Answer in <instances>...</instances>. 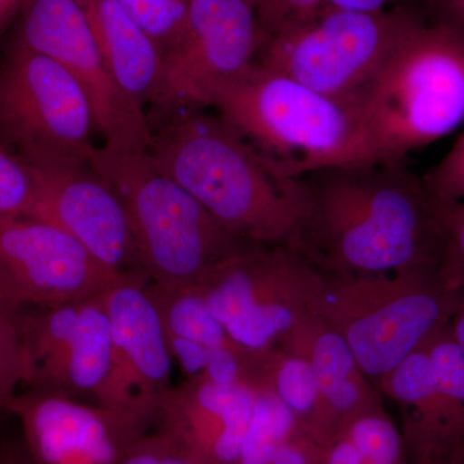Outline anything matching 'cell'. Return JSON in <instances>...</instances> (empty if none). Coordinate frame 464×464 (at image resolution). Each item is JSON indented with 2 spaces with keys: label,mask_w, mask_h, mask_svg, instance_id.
Returning <instances> with one entry per match:
<instances>
[{
  "label": "cell",
  "mask_w": 464,
  "mask_h": 464,
  "mask_svg": "<svg viewBox=\"0 0 464 464\" xmlns=\"http://www.w3.org/2000/svg\"><path fill=\"white\" fill-rule=\"evenodd\" d=\"M293 249L324 275L441 270V207L404 161H365L297 179Z\"/></svg>",
  "instance_id": "obj_1"
},
{
  "label": "cell",
  "mask_w": 464,
  "mask_h": 464,
  "mask_svg": "<svg viewBox=\"0 0 464 464\" xmlns=\"http://www.w3.org/2000/svg\"><path fill=\"white\" fill-rule=\"evenodd\" d=\"M149 152L232 234L256 246H295L297 179L275 172L221 116L182 110L152 136Z\"/></svg>",
  "instance_id": "obj_2"
},
{
  "label": "cell",
  "mask_w": 464,
  "mask_h": 464,
  "mask_svg": "<svg viewBox=\"0 0 464 464\" xmlns=\"http://www.w3.org/2000/svg\"><path fill=\"white\" fill-rule=\"evenodd\" d=\"M210 108L286 179L374 161L353 102L258 63L222 85Z\"/></svg>",
  "instance_id": "obj_3"
},
{
  "label": "cell",
  "mask_w": 464,
  "mask_h": 464,
  "mask_svg": "<svg viewBox=\"0 0 464 464\" xmlns=\"http://www.w3.org/2000/svg\"><path fill=\"white\" fill-rule=\"evenodd\" d=\"M374 161H404L464 121V35L420 16L353 101Z\"/></svg>",
  "instance_id": "obj_4"
},
{
  "label": "cell",
  "mask_w": 464,
  "mask_h": 464,
  "mask_svg": "<svg viewBox=\"0 0 464 464\" xmlns=\"http://www.w3.org/2000/svg\"><path fill=\"white\" fill-rule=\"evenodd\" d=\"M88 163L123 200L140 267L151 283L198 285L226 259L256 246L228 231L161 172L149 150L103 146Z\"/></svg>",
  "instance_id": "obj_5"
},
{
  "label": "cell",
  "mask_w": 464,
  "mask_h": 464,
  "mask_svg": "<svg viewBox=\"0 0 464 464\" xmlns=\"http://www.w3.org/2000/svg\"><path fill=\"white\" fill-rule=\"evenodd\" d=\"M464 288L439 268L383 275H324L315 313L347 342L377 387L450 322Z\"/></svg>",
  "instance_id": "obj_6"
},
{
  "label": "cell",
  "mask_w": 464,
  "mask_h": 464,
  "mask_svg": "<svg viewBox=\"0 0 464 464\" xmlns=\"http://www.w3.org/2000/svg\"><path fill=\"white\" fill-rule=\"evenodd\" d=\"M420 18L408 7L362 12L328 5L313 20L271 36L257 63L353 103Z\"/></svg>",
  "instance_id": "obj_7"
},
{
  "label": "cell",
  "mask_w": 464,
  "mask_h": 464,
  "mask_svg": "<svg viewBox=\"0 0 464 464\" xmlns=\"http://www.w3.org/2000/svg\"><path fill=\"white\" fill-rule=\"evenodd\" d=\"M103 292L83 301L21 311L24 386L145 415L134 408L121 383Z\"/></svg>",
  "instance_id": "obj_8"
},
{
  "label": "cell",
  "mask_w": 464,
  "mask_h": 464,
  "mask_svg": "<svg viewBox=\"0 0 464 464\" xmlns=\"http://www.w3.org/2000/svg\"><path fill=\"white\" fill-rule=\"evenodd\" d=\"M322 285L323 274L295 249L256 246L197 286L231 340L261 353L314 313Z\"/></svg>",
  "instance_id": "obj_9"
},
{
  "label": "cell",
  "mask_w": 464,
  "mask_h": 464,
  "mask_svg": "<svg viewBox=\"0 0 464 464\" xmlns=\"http://www.w3.org/2000/svg\"><path fill=\"white\" fill-rule=\"evenodd\" d=\"M93 114L56 61L14 43L0 69V136L32 163L88 164Z\"/></svg>",
  "instance_id": "obj_10"
},
{
  "label": "cell",
  "mask_w": 464,
  "mask_h": 464,
  "mask_svg": "<svg viewBox=\"0 0 464 464\" xmlns=\"http://www.w3.org/2000/svg\"><path fill=\"white\" fill-rule=\"evenodd\" d=\"M262 44L256 0H191L161 58L152 103L164 111L210 108L222 85L257 63Z\"/></svg>",
  "instance_id": "obj_11"
},
{
  "label": "cell",
  "mask_w": 464,
  "mask_h": 464,
  "mask_svg": "<svg viewBox=\"0 0 464 464\" xmlns=\"http://www.w3.org/2000/svg\"><path fill=\"white\" fill-rule=\"evenodd\" d=\"M17 43L56 61L87 96L105 146L149 150L154 134L141 106L121 90L101 56L78 0H26Z\"/></svg>",
  "instance_id": "obj_12"
},
{
  "label": "cell",
  "mask_w": 464,
  "mask_h": 464,
  "mask_svg": "<svg viewBox=\"0 0 464 464\" xmlns=\"http://www.w3.org/2000/svg\"><path fill=\"white\" fill-rule=\"evenodd\" d=\"M9 415L20 423L24 445L36 464H121L154 426L142 414L33 389L18 391Z\"/></svg>",
  "instance_id": "obj_13"
},
{
  "label": "cell",
  "mask_w": 464,
  "mask_h": 464,
  "mask_svg": "<svg viewBox=\"0 0 464 464\" xmlns=\"http://www.w3.org/2000/svg\"><path fill=\"white\" fill-rule=\"evenodd\" d=\"M29 163L38 176L30 218L63 228L112 273L142 271L123 200L103 177L87 164Z\"/></svg>",
  "instance_id": "obj_14"
},
{
  "label": "cell",
  "mask_w": 464,
  "mask_h": 464,
  "mask_svg": "<svg viewBox=\"0 0 464 464\" xmlns=\"http://www.w3.org/2000/svg\"><path fill=\"white\" fill-rule=\"evenodd\" d=\"M0 261L26 306L83 301L100 295L121 275L63 228L30 217L0 216Z\"/></svg>",
  "instance_id": "obj_15"
},
{
  "label": "cell",
  "mask_w": 464,
  "mask_h": 464,
  "mask_svg": "<svg viewBox=\"0 0 464 464\" xmlns=\"http://www.w3.org/2000/svg\"><path fill=\"white\" fill-rule=\"evenodd\" d=\"M150 283L142 271H128L115 277L103 299L121 383L134 408L155 420L174 386V362Z\"/></svg>",
  "instance_id": "obj_16"
},
{
  "label": "cell",
  "mask_w": 464,
  "mask_h": 464,
  "mask_svg": "<svg viewBox=\"0 0 464 464\" xmlns=\"http://www.w3.org/2000/svg\"><path fill=\"white\" fill-rule=\"evenodd\" d=\"M255 396L246 384L186 380L161 400L154 426L197 464H237Z\"/></svg>",
  "instance_id": "obj_17"
},
{
  "label": "cell",
  "mask_w": 464,
  "mask_h": 464,
  "mask_svg": "<svg viewBox=\"0 0 464 464\" xmlns=\"http://www.w3.org/2000/svg\"><path fill=\"white\" fill-rule=\"evenodd\" d=\"M276 346L304 357L313 366L333 435L351 418L383 404L380 391L362 373L347 342L315 311Z\"/></svg>",
  "instance_id": "obj_18"
},
{
  "label": "cell",
  "mask_w": 464,
  "mask_h": 464,
  "mask_svg": "<svg viewBox=\"0 0 464 464\" xmlns=\"http://www.w3.org/2000/svg\"><path fill=\"white\" fill-rule=\"evenodd\" d=\"M87 14L101 56L121 90L137 105L152 102L160 81L157 43L119 0H78Z\"/></svg>",
  "instance_id": "obj_19"
},
{
  "label": "cell",
  "mask_w": 464,
  "mask_h": 464,
  "mask_svg": "<svg viewBox=\"0 0 464 464\" xmlns=\"http://www.w3.org/2000/svg\"><path fill=\"white\" fill-rule=\"evenodd\" d=\"M150 289L163 322L173 362L181 368L186 380L200 378L210 355L234 341L197 285L150 283Z\"/></svg>",
  "instance_id": "obj_20"
},
{
  "label": "cell",
  "mask_w": 464,
  "mask_h": 464,
  "mask_svg": "<svg viewBox=\"0 0 464 464\" xmlns=\"http://www.w3.org/2000/svg\"><path fill=\"white\" fill-rule=\"evenodd\" d=\"M253 386L270 390L295 415L299 429L320 445L332 439L316 375L304 357L279 346L257 353Z\"/></svg>",
  "instance_id": "obj_21"
},
{
  "label": "cell",
  "mask_w": 464,
  "mask_h": 464,
  "mask_svg": "<svg viewBox=\"0 0 464 464\" xmlns=\"http://www.w3.org/2000/svg\"><path fill=\"white\" fill-rule=\"evenodd\" d=\"M322 464H409L401 429L383 404L342 424L323 447Z\"/></svg>",
  "instance_id": "obj_22"
},
{
  "label": "cell",
  "mask_w": 464,
  "mask_h": 464,
  "mask_svg": "<svg viewBox=\"0 0 464 464\" xmlns=\"http://www.w3.org/2000/svg\"><path fill=\"white\" fill-rule=\"evenodd\" d=\"M253 387L255 408L237 464H270L279 445L297 431L299 426L292 411L270 390Z\"/></svg>",
  "instance_id": "obj_23"
},
{
  "label": "cell",
  "mask_w": 464,
  "mask_h": 464,
  "mask_svg": "<svg viewBox=\"0 0 464 464\" xmlns=\"http://www.w3.org/2000/svg\"><path fill=\"white\" fill-rule=\"evenodd\" d=\"M424 344L457 441L464 436V351L451 332L450 322L433 333Z\"/></svg>",
  "instance_id": "obj_24"
},
{
  "label": "cell",
  "mask_w": 464,
  "mask_h": 464,
  "mask_svg": "<svg viewBox=\"0 0 464 464\" xmlns=\"http://www.w3.org/2000/svg\"><path fill=\"white\" fill-rule=\"evenodd\" d=\"M130 16L145 30L161 54L179 38L191 0H119Z\"/></svg>",
  "instance_id": "obj_25"
},
{
  "label": "cell",
  "mask_w": 464,
  "mask_h": 464,
  "mask_svg": "<svg viewBox=\"0 0 464 464\" xmlns=\"http://www.w3.org/2000/svg\"><path fill=\"white\" fill-rule=\"evenodd\" d=\"M38 195L35 168L0 149V216L30 217Z\"/></svg>",
  "instance_id": "obj_26"
},
{
  "label": "cell",
  "mask_w": 464,
  "mask_h": 464,
  "mask_svg": "<svg viewBox=\"0 0 464 464\" xmlns=\"http://www.w3.org/2000/svg\"><path fill=\"white\" fill-rule=\"evenodd\" d=\"M25 359L17 316L0 311V418L9 415V405L24 386Z\"/></svg>",
  "instance_id": "obj_27"
},
{
  "label": "cell",
  "mask_w": 464,
  "mask_h": 464,
  "mask_svg": "<svg viewBox=\"0 0 464 464\" xmlns=\"http://www.w3.org/2000/svg\"><path fill=\"white\" fill-rule=\"evenodd\" d=\"M262 41L301 25L328 7V0H256ZM264 45V44H262Z\"/></svg>",
  "instance_id": "obj_28"
},
{
  "label": "cell",
  "mask_w": 464,
  "mask_h": 464,
  "mask_svg": "<svg viewBox=\"0 0 464 464\" xmlns=\"http://www.w3.org/2000/svg\"><path fill=\"white\" fill-rule=\"evenodd\" d=\"M440 201L445 246L441 274L456 288H464V201Z\"/></svg>",
  "instance_id": "obj_29"
},
{
  "label": "cell",
  "mask_w": 464,
  "mask_h": 464,
  "mask_svg": "<svg viewBox=\"0 0 464 464\" xmlns=\"http://www.w3.org/2000/svg\"><path fill=\"white\" fill-rule=\"evenodd\" d=\"M422 177L429 190L439 200L464 201V133L447 155Z\"/></svg>",
  "instance_id": "obj_30"
},
{
  "label": "cell",
  "mask_w": 464,
  "mask_h": 464,
  "mask_svg": "<svg viewBox=\"0 0 464 464\" xmlns=\"http://www.w3.org/2000/svg\"><path fill=\"white\" fill-rule=\"evenodd\" d=\"M121 464H197L172 439L150 430L132 445Z\"/></svg>",
  "instance_id": "obj_31"
},
{
  "label": "cell",
  "mask_w": 464,
  "mask_h": 464,
  "mask_svg": "<svg viewBox=\"0 0 464 464\" xmlns=\"http://www.w3.org/2000/svg\"><path fill=\"white\" fill-rule=\"evenodd\" d=\"M323 445L297 430L284 440L270 464H322Z\"/></svg>",
  "instance_id": "obj_32"
},
{
  "label": "cell",
  "mask_w": 464,
  "mask_h": 464,
  "mask_svg": "<svg viewBox=\"0 0 464 464\" xmlns=\"http://www.w3.org/2000/svg\"><path fill=\"white\" fill-rule=\"evenodd\" d=\"M430 18L464 35V0H422Z\"/></svg>",
  "instance_id": "obj_33"
},
{
  "label": "cell",
  "mask_w": 464,
  "mask_h": 464,
  "mask_svg": "<svg viewBox=\"0 0 464 464\" xmlns=\"http://www.w3.org/2000/svg\"><path fill=\"white\" fill-rule=\"evenodd\" d=\"M25 307V302L21 297L16 284L0 261V311L12 316H18Z\"/></svg>",
  "instance_id": "obj_34"
},
{
  "label": "cell",
  "mask_w": 464,
  "mask_h": 464,
  "mask_svg": "<svg viewBox=\"0 0 464 464\" xmlns=\"http://www.w3.org/2000/svg\"><path fill=\"white\" fill-rule=\"evenodd\" d=\"M0 464H36L24 442H7L0 440Z\"/></svg>",
  "instance_id": "obj_35"
},
{
  "label": "cell",
  "mask_w": 464,
  "mask_h": 464,
  "mask_svg": "<svg viewBox=\"0 0 464 464\" xmlns=\"http://www.w3.org/2000/svg\"><path fill=\"white\" fill-rule=\"evenodd\" d=\"M393 0H328L333 7L348 11L375 12L389 7Z\"/></svg>",
  "instance_id": "obj_36"
},
{
  "label": "cell",
  "mask_w": 464,
  "mask_h": 464,
  "mask_svg": "<svg viewBox=\"0 0 464 464\" xmlns=\"http://www.w3.org/2000/svg\"><path fill=\"white\" fill-rule=\"evenodd\" d=\"M26 0H0V34L8 26L12 18L23 8Z\"/></svg>",
  "instance_id": "obj_37"
},
{
  "label": "cell",
  "mask_w": 464,
  "mask_h": 464,
  "mask_svg": "<svg viewBox=\"0 0 464 464\" xmlns=\"http://www.w3.org/2000/svg\"><path fill=\"white\" fill-rule=\"evenodd\" d=\"M450 329L458 343H459V346L464 351V292L459 304H458L456 313L451 317Z\"/></svg>",
  "instance_id": "obj_38"
},
{
  "label": "cell",
  "mask_w": 464,
  "mask_h": 464,
  "mask_svg": "<svg viewBox=\"0 0 464 464\" xmlns=\"http://www.w3.org/2000/svg\"><path fill=\"white\" fill-rule=\"evenodd\" d=\"M409 464H453L448 453L438 456L409 458Z\"/></svg>",
  "instance_id": "obj_39"
},
{
  "label": "cell",
  "mask_w": 464,
  "mask_h": 464,
  "mask_svg": "<svg viewBox=\"0 0 464 464\" xmlns=\"http://www.w3.org/2000/svg\"><path fill=\"white\" fill-rule=\"evenodd\" d=\"M449 457H450L451 463L453 464H464V436L462 439L458 440L456 445L450 449Z\"/></svg>",
  "instance_id": "obj_40"
}]
</instances>
